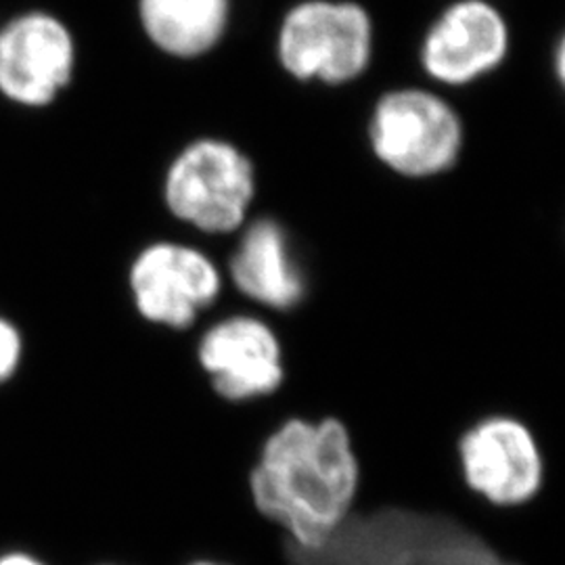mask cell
<instances>
[{
  "label": "cell",
  "instance_id": "1",
  "mask_svg": "<svg viewBox=\"0 0 565 565\" xmlns=\"http://www.w3.org/2000/svg\"><path fill=\"white\" fill-rule=\"evenodd\" d=\"M245 494L289 548L321 551L363 501V459L352 427L338 415L285 417L256 446Z\"/></svg>",
  "mask_w": 565,
  "mask_h": 565
},
{
  "label": "cell",
  "instance_id": "2",
  "mask_svg": "<svg viewBox=\"0 0 565 565\" xmlns=\"http://www.w3.org/2000/svg\"><path fill=\"white\" fill-rule=\"evenodd\" d=\"M285 557L289 565H524L446 511L390 503L359 509L321 551L285 545Z\"/></svg>",
  "mask_w": 565,
  "mask_h": 565
},
{
  "label": "cell",
  "instance_id": "3",
  "mask_svg": "<svg viewBox=\"0 0 565 565\" xmlns=\"http://www.w3.org/2000/svg\"><path fill=\"white\" fill-rule=\"evenodd\" d=\"M452 455L465 490L490 509H525L545 492V446L524 419L511 413H490L463 427Z\"/></svg>",
  "mask_w": 565,
  "mask_h": 565
},
{
  "label": "cell",
  "instance_id": "4",
  "mask_svg": "<svg viewBox=\"0 0 565 565\" xmlns=\"http://www.w3.org/2000/svg\"><path fill=\"white\" fill-rule=\"evenodd\" d=\"M371 49V18L356 2L303 0L282 20L279 60L298 81H354L366 70Z\"/></svg>",
  "mask_w": 565,
  "mask_h": 565
},
{
  "label": "cell",
  "instance_id": "5",
  "mask_svg": "<svg viewBox=\"0 0 565 565\" xmlns=\"http://www.w3.org/2000/svg\"><path fill=\"white\" fill-rule=\"evenodd\" d=\"M254 166L231 142L189 145L166 177V203L184 223L205 233H231L242 226L254 200Z\"/></svg>",
  "mask_w": 565,
  "mask_h": 565
},
{
  "label": "cell",
  "instance_id": "6",
  "mask_svg": "<svg viewBox=\"0 0 565 565\" xmlns=\"http://www.w3.org/2000/svg\"><path fill=\"white\" fill-rule=\"evenodd\" d=\"M369 137L394 172L425 179L446 172L463 147V126L448 103L425 90H396L377 103Z\"/></svg>",
  "mask_w": 565,
  "mask_h": 565
},
{
  "label": "cell",
  "instance_id": "7",
  "mask_svg": "<svg viewBox=\"0 0 565 565\" xmlns=\"http://www.w3.org/2000/svg\"><path fill=\"white\" fill-rule=\"evenodd\" d=\"M76 42L46 11H25L0 25V95L21 107H46L74 78Z\"/></svg>",
  "mask_w": 565,
  "mask_h": 565
},
{
  "label": "cell",
  "instance_id": "8",
  "mask_svg": "<svg viewBox=\"0 0 565 565\" xmlns=\"http://www.w3.org/2000/svg\"><path fill=\"white\" fill-rule=\"evenodd\" d=\"M198 361L212 392L226 404L263 401L285 384L281 342L254 317H231L210 327L198 345Z\"/></svg>",
  "mask_w": 565,
  "mask_h": 565
},
{
  "label": "cell",
  "instance_id": "9",
  "mask_svg": "<svg viewBox=\"0 0 565 565\" xmlns=\"http://www.w3.org/2000/svg\"><path fill=\"white\" fill-rule=\"evenodd\" d=\"M221 275L202 252L179 243L145 247L130 268L135 306L145 321L189 329L203 308L216 302Z\"/></svg>",
  "mask_w": 565,
  "mask_h": 565
},
{
  "label": "cell",
  "instance_id": "10",
  "mask_svg": "<svg viewBox=\"0 0 565 565\" xmlns=\"http://www.w3.org/2000/svg\"><path fill=\"white\" fill-rule=\"evenodd\" d=\"M509 49L507 23L486 0H459L429 28L422 49L425 72L446 84H465L492 72Z\"/></svg>",
  "mask_w": 565,
  "mask_h": 565
},
{
  "label": "cell",
  "instance_id": "11",
  "mask_svg": "<svg viewBox=\"0 0 565 565\" xmlns=\"http://www.w3.org/2000/svg\"><path fill=\"white\" fill-rule=\"evenodd\" d=\"M233 281L268 308L289 310L303 298V277L291 256L285 231L273 221L247 226L231 260Z\"/></svg>",
  "mask_w": 565,
  "mask_h": 565
},
{
  "label": "cell",
  "instance_id": "12",
  "mask_svg": "<svg viewBox=\"0 0 565 565\" xmlns=\"http://www.w3.org/2000/svg\"><path fill=\"white\" fill-rule=\"evenodd\" d=\"M231 0H139L142 30L172 57H200L228 25Z\"/></svg>",
  "mask_w": 565,
  "mask_h": 565
},
{
  "label": "cell",
  "instance_id": "13",
  "mask_svg": "<svg viewBox=\"0 0 565 565\" xmlns=\"http://www.w3.org/2000/svg\"><path fill=\"white\" fill-rule=\"evenodd\" d=\"M23 361L21 331L9 319L0 317V385L11 382Z\"/></svg>",
  "mask_w": 565,
  "mask_h": 565
},
{
  "label": "cell",
  "instance_id": "14",
  "mask_svg": "<svg viewBox=\"0 0 565 565\" xmlns=\"http://www.w3.org/2000/svg\"><path fill=\"white\" fill-rule=\"evenodd\" d=\"M0 565H49L41 557L28 551H4L0 553Z\"/></svg>",
  "mask_w": 565,
  "mask_h": 565
},
{
  "label": "cell",
  "instance_id": "15",
  "mask_svg": "<svg viewBox=\"0 0 565 565\" xmlns=\"http://www.w3.org/2000/svg\"><path fill=\"white\" fill-rule=\"evenodd\" d=\"M184 565H235L231 562H223V559H212V557H198V559H191Z\"/></svg>",
  "mask_w": 565,
  "mask_h": 565
},
{
  "label": "cell",
  "instance_id": "16",
  "mask_svg": "<svg viewBox=\"0 0 565 565\" xmlns=\"http://www.w3.org/2000/svg\"><path fill=\"white\" fill-rule=\"evenodd\" d=\"M557 72H559V78H564V44H559V51H557Z\"/></svg>",
  "mask_w": 565,
  "mask_h": 565
},
{
  "label": "cell",
  "instance_id": "17",
  "mask_svg": "<svg viewBox=\"0 0 565 565\" xmlns=\"http://www.w3.org/2000/svg\"><path fill=\"white\" fill-rule=\"evenodd\" d=\"M99 565H128V564H99Z\"/></svg>",
  "mask_w": 565,
  "mask_h": 565
}]
</instances>
